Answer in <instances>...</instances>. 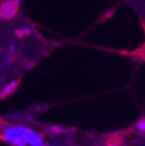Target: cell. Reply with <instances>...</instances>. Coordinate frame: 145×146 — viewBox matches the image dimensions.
<instances>
[{"instance_id":"obj_1","label":"cell","mask_w":145,"mask_h":146,"mask_svg":"<svg viewBox=\"0 0 145 146\" xmlns=\"http://www.w3.org/2000/svg\"><path fill=\"white\" fill-rule=\"evenodd\" d=\"M21 138L16 125L8 122L0 121V139L7 144L15 146L16 141Z\"/></svg>"},{"instance_id":"obj_2","label":"cell","mask_w":145,"mask_h":146,"mask_svg":"<svg viewBox=\"0 0 145 146\" xmlns=\"http://www.w3.org/2000/svg\"><path fill=\"white\" fill-rule=\"evenodd\" d=\"M21 0H8L0 5V18L2 19H11L16 15Z\"/></svg>"},{"instance_id":"obj_3","label":"cell","mask_w":145,"mask_h":146,"mask_svg":"<svg viewBox=\"0 0 145 146\" xmlns=\"http://www.w3.org/2000/svg\"><path fill=\"white\" fill-rule=\"evenodd\" d=\"M25 138L29 146H42L44 144V135L33 128H27Z\"/></svg>"},{"instance_id":"obj_4","label":"cell","mask_w":145,"mask_h":146,"mask_svg":"<svg viewBox=\"0 0 145 146\" xmlns=\"http://www.w3.org/2000/svg\"><path fill=\"white\" fill-rule=\"evenodd\" d=\"M18 85V80H11L10 82H8L7 84H5L4 86L1 88L0 90V98H4L7 96H11L14 91L16 90Z\"/></svg>"},{"instance_id":"obj_5","label":"cell","mask_w":145,"mask_h":146,"mask_svg":"<svg viewBox=\"0 0 145 146\" xmlns=\"http://www.w3.org/2000/svg\"><path fill=\"white\" fill-rule=\"evenodd\" d=\"M133 130L141 136H145V117H141L137 120L133 127Z\"/></svg>"},{"instance_id":"obj_6","label":"cell","mask_w":145,"mask_h":146,"mask_svg":"<svg viewBox=\"0 0 145 146\" xmlns=\"http://www.w3.org/2000/svg\"><path fill=\"white\" fill-rule=\"evenodd\" d=\"M46 132L48 134L52 135V136H57V135H60L61 133L64 132V128L61 127V126H56V125L48 126L46 128Z\"/></svg>"},{"instance_id":"obj_7","label":"cell","mask_w":145,"mask_h":146,"mask_svg":"<svg viewBox=\"0 0 145 146\" xmlns=\"http://www.w3.org/2000/svg\"><path fill=\"white\" fill-rule=\"evenodd\" d=\"M123 138L122 137H110L106 140V144L104 146H123Z\"/></svg>"},{"instance_id":"obj_8","label":"cell","mask_w":145,"mask_h":146,"mask_svg":"<svg viewBox=\"0 0 145 146\" xmlns=\"http://www.w3.org/2000/svg\"><path fill=\"white\" fill-rule=\"evenodd\" d=\"M31 33H32V30H31L30 27H21V29H19V30L16 31L15 34L17 35L19 38H21V36H27V35H30Z\"/></svg>"},{"instance_id":"obj_9","label":"cell","mask_w":145,"mask_h":146,"mask_svg":"<svg viewBox=\"0 0 145 146\" xmlns=\"http://www.w3.org/2000/svg\"><path fill=\"white\" fill-rule=\"evenodd\" d=\"M8 51L10 54H13V53L16 51V44L13 43V42L10 43V45H9V47H8Z\"/></svg>"},{"instance_id":"obj_10","label":"cell","mask_w":145,"mask_h":146,"mask_svg":"<svg viewBox=\"0 0 145 146\" xmlns=\"http://www.w3.org/2000/svg\"><path fill=\"white\" fill-rule=\"evenodd\" d=\"M42 146H53V145H51V144H47V143H44Z\"/></svg>"}]
</instances>
